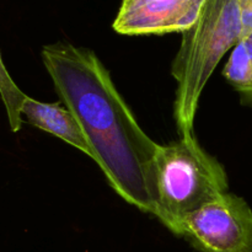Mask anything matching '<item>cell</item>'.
<instances>
[{
  "instance_id": "obj_1",
  "label": "cell",
  "mask_w": 252,
  "mask_h": 252,
  "mask_svg": "<svg viewBox=\"0 0 252 252\" xmlns=\"http://www.w3.org/2000/svg\"><path fill=\"white\" fill-rule=\"evenodd\" d=\"M42 61L108 185L130 206L158 218L155 160L160 145L142 129L107 68L94 51L66 42L44 46Z\"/></svg>"
},
{
  "instance_id": "obj_2",
  "label": "cell",
  "mask_w": 252,
  "mask_h": 252,
  "mask_svg": "<svg viewBox=\"0 0 252 252\" xmlns=\"http://www.w3.org/2000/svg\"><path fill=\"white\" fill-rule=\"evenodd\" d=\"M240 39L239 0H204L196 24L182 33L171 66L177 83L174 117L180 137L193 134L202 93L221 58Z\"/></svg>"
},
{
  "instance_id": "obj_3",
  "label": "cell",
  "mask_w": 252,
  "mask_h": 252,
  "mask_svg": "<svg viewBox=\"0 0 252 252\" xmlns=\"http://www.w3.org/2000/svg\"><path fill=\"white\" fill-rule=\"evenodd\" d=\"M155 187L158 219L171 231L180 218L226 193L229 181L223 165L191 134L160 145Z\"/></svg>"
},
{
  "instance_id": "obj_4",
  "label": "cell",
  "mask_w": 252,
  "mask_h": 252,
  "mask_svg": "<svg viewBox=\"0 0 252 252\" xmlns=\"http://www.w3.org/2000/svg\"><path fill=\"white\" fill-rule=\"evenodd\" d=\"M171 233L201 252H252V209L226 192L180 218Z\"/></svg>"
},
{
  "instance_id": "obj_5",
  "label": "cell",
  "mask_w": 252,
  "mask_h": 252,
  "mask_svg": "<svg viewBox=\"0 0 252 252\" xmlns=\"http://www.w3.org/2000/svg\"><path fill=\"white\" fill-rule=\"evenodd\" d=\"M204 0H123L113 30L125 36L189 31L198 19Z\"/></svg>"
},
{
  "instance_id": "obj_6",
  "label": "cell",
  "mask_w": 252,
  "mask_h": 252,
  "mask_svg": "<svg viewBox=\"0 0 252 252\" xmlns=\"http://www.w3.org/2000/svg\"><path fill=\"white\" fill-rule=\"evenodd\" d=\"M22 117L38 129L64 140L93 159V150L75 116L61 103H47L26 96L21 107Z\"/></svg>"
},
{
  "instance_id": "obj_7",
  "label": "cell",
  "mask_w": 252,
  "mask_h": 252,
  "mask_svg": "<svg viewBox=\"0 0 252 252\" xmlns=\"http://www.w3.org/2000/svg\"><path fill=\"white\" fill-rule=\"evenodd\" d=\"M223 75L229 84L239 93L240 97L245 96L252 88V57L248 43L239 41L233 48L228 63L223 69Z\"/></svg>"
},
{
  "instance_id": "obj_8",
  "label": "cell",
  "mask_w": 252,
  "mask_h": 252,
  "mask_svg": "<svg viewBox=\"0 0 252 252\" xmlns=\"http://www.w3.org/2000/svg\"><path fill=\"white\" fill-rule=\"evenodd\" d=\"M26 96L27 95H25L20 90L19 86L15 84V81L10 76L4 62H2L1 54H0V97L4 103L5 110H6L10 129L14 133L21 129V107Z\"/></svg>"
},
{
  "instance_id": "obj_9",
  "label": "cell",
  "mask_w": 252,
  "mask_h": 252,
  "mask_svg": "<svg viewBox=\"0 0 252 252\" xmlns=\"http://www.w3.org/2000/svg\"><path fill=\"white\" fill-rule=\"evenodd\" d=\"M239 6L241 16V39H244L252 33V0H239Z\"/></svg>"
},
{
  "instance_id": "obj_10",
  "label": "cell",
  "mask_w": 252,
  "mask_h": 252,
  "mask_svg": "<svg viewBox=\"0 0 252 252\" xmlns=\"http://www.w3.org/2000/svg\"><path fill=\"white\" fill-rule=\"evenodd\" d=\"M244 41L248 43V47H249V49H250V53H251V57H252V33L249 37H246V38H244ZM240 101H241V103H243V105L249 106V107H252V88H251V90L249 91V93L246 94L245 96L240 97Z\"/></svg>"
}]
</instances>
